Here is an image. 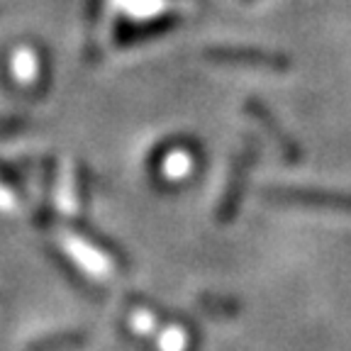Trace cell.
Returning <instances> with one entry per match:
<instances>
[{"label": "cell", "instance_id": "6da1fadb", "mask_svg": "<svg viewBox=\"0 0 351 351\" xmlns=\"http://www.w3.org/2000/svg\"><path fill=\"white\" fill-rule=\"evenodd\" d=\"M291 203H307V205H324V208H337L351 213V195H341V193H324V191H298V188H288L280 191Z\"/></svg>", "mask_w": 351, "mask_h": 351}]
</instances>
